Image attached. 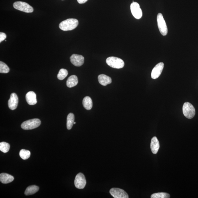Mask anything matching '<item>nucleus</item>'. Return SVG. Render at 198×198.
Listing matches in <instances>:
<instances>
[{
  "label": "nucleus",
  "mask_w": 198,
  "mask_h": 198,
  "mask_svg": "<svg viewBox=\"0 0 198 198\" xmlns=\"http://www.w3.org/2000/svg\"><path fill=\"white\" fill-rule=\"evenodd\" d=\"M79 22L74 19H69L63 21L59 24V28L63 31H71L78 27Z\"/></svg>",
  "instance_id": "nucleus-1"
},
{
  "label": "nucleus",
  "mask_w": 198,
  "mask_h": 198,
  "mask_svg": "<svg viewBox=\"0 0 198 198\" xmlns=\"http://www.w3.org/2000/svg\"><path fill=\"white\" fill-rule=\"evenodd\" d=\"M106 63L112 68L120 69L124 66V61L121 59L114 57H109L106 59Z\"/></svg>",
  "instance_id": "nucleus-2"
},
{
  "label": "nucleus",
  "mask_w": 198,
  "mask_h": 198,
  "mask_svg": "<svg viewBox=\"0 0 198 198\" xmlns=\"http://www.w3.org/2000/svg\"><path fill=\"white\" fill-rule=\"evenodd\" d=\"M41 124V120L38 118H34L26 121L21 125V127L23 130H32L38 127Z\"/></svg>",
  "instance_id": "nucleus-3"
},
{
  "label": "nucleus",
  "mask_w": 198,
  "mask_h": 198,
  "mask_svg": "<svg viewBox=\"0 0 198 198\" xmlns=\"http://www.w3.org/2000/svg\"><path fill=\"white\" fill-rule=\"evenodd\" d=\"M13 6L15 9L25 13H32L33 11V8L24 2H16L13 3Z\"/></svg>",
  "instance_id": "nucleus-4"
},
{
  "label": "nucleus",
  "mask_w": 198,
  "mask_h": 198,
  "mask_svg": "<svg viewBox=\"0 0 198 198\" xmlns=\"http://www.w3.org/2000/svg\"><path fill=\"white\" fill-rule=\"evenodd\" d=\"M183 110L184 115L187 118H193L195 115V109L189 102H186L184 104Z\"/></svg>",
  "instance_id": "nucleus-5"
},
{
  "label": "nucleus",
  "mask_w": 198,
  "mask_h": 198,
  "mask_svg": "<svg viewBox=\"0 0 198 198\" xmlns=\"http://www.w3.org/2000/svg\"><path fill=\"white\" fill-rule=\"evenodd\" d=\"M157 22L158 29L160 33L163 36H166L168 33L167 25L163 15L161 13H158L157 16Z\"/></svg>",
  "instance_id": "nucleus-6"
},
{
  "label": "nucleus",
  "mask_w": 198,
  "mask_h": 198,
  "mask_svg": "<svg viewBox=\"0 0 198 198\" xmlns=\"http://www.w3.org/2000/svg\"><path fill=\"white\" fill-rule=\"evenodd\" d=\"M75 187L79 189H83L86 186V181L84 175L82 173L77 174L74 181Z\"/></svg>",
  "instance_id": "nucleus-7"
},
{
  "label": "nucleus",
  "mask_w": 198,
  "mask_h": 198,
  "mask_svg": "<svg viewBox=\"0 0 198 198\" xmlns=\"http://www.w3.org/2000/svg\"><path fill=\"white\" fill-rule=\"evenodd\" d=\"M130 9L133 16L137 19L141 18L142 16V12L139 4L133 2L131 5Z\"/></svg>",
  "instance_id": "nucleus-8"
},
{
  "label": "nucleus",
  "mask_w": 198,
  "mask_h": 198,
  "mask_svg": "<svg viewBox=\"0 0 198 198\" xmlns=\"http://www.w3.org/2000/svg\"><path fill=\"white\" fill-rule=\"evenodd\" d=\"M110 193L115 198H128V194L123 190L117 188H113L110 190Z\"/></svg>",
  "instance_id": "nucleus-9"
},
{
  "label": "nucleus",
  "mask_w": 198,
  "mask_h": 198,
  "mask_svg": "<svg viewBox=\"0 0 198 198\" xmlns=\"http://www.w3.org/2000/svg\"><path fill=\"white\" fill-rule=\"evenodd\" d=\"M70 59L71 62L75 66H81L84 63V57L82 55L73 54L71 55Z\"/></svg>",
  "instance_id": "nucleus-10"
},
{
  "label": "nucleus",
  "mask_w": 198,
  "mask_h": 198,
  "mask_svg": "<svg viewBox=\"0 0 198 198\" xmlns=\"http://www.w3.org/2000/svg\"><path fill=\"white\" fill-rule=\"evenodd\" d=\"M164 67L163 62H160L156 65L152 71L151 77L152 79H157L161 74Z\"/></svg>",
  "instance_id": "nucleus-11"
},
{
  "label": "nucleus",
  "mask_w": 198,
  "mask_h": 198,
  "mask_svg": "<svg viewBox=\"0 0 198 198\" xmlns=\"http://www.w3.org/2000/svg\"><path fill=\"white\" fill-rule=\"evenodd\" d=\"M19 103V99L17 95L15 93H12L10 96V98L8 102V105L10 109L14 110L17 108Z\"/></svg>",
  "instance_id": "nucleus-12"
},
{
  "label": "nucleus",
  "mask_w": 198,
  "mask_h": 198,
  "mask_svg": "<svg viewBox=\"0 0 198 198\" xmlns=\"http://www.w3.org/2000/svg\"><path fill=\"white\" fill-rule=\"evenodd\" d=\"M26 100L27 103L29 105H34L37 103V95L35 93L31 91L26 95Z\"/></svg>",
  "instance_id": "nucleus-13"
},
{
  "label": "nucleus",
  "mask_w": 198,
  "mask_h": 198,
  "mask_svg": "<svg viewBox=\"0 0 198 198\" xmlns=\"http://www.w3.org/2000/svg\"><path fill=\"white\" fill-rule=\"evenodd\" d=\"M159 142L157 137L154 136L152 139L151 143H150V148L152 153L154 154L157 153L159 149Z\"/></svg>",
  "instance_id": "nucleus-14"
},
{
  "label": "nucleus",
  "mask_w": 198,
  "mask_h": 198,
  "mask_svg": "<svg viewBox=\"0 0 198 198\" xmlns=\"http://www.w3.org/2000/svg\"><path fill=\"white\" fill-rule=\"evenodd\" d=\"M98 80L99 83L104 86H106L112 83L111 78L110 77L104 74L99 75Z\"/></svg>",
  "instance_id": "nucleus-15"
},
{
  "label": "nucleus",
  "mask_w": 198,
  "mask_h": 198,
  "mask_svg": "<svg viewBox=\"0 0 198 198\" xmlns=\"http://www.w3.org/2000/svg\"><path fill=\"white\" fill-rule=\"evenodd\" d=\"M14 180L13 176L6 173H1L0 174V181L2 183L7 184L11 183Z\"/></svg>",
  "instance_id": "nucleus-16"
},
{
  "label": "nucleus",
  "mask_w": 198,
  "mask_h": 198,
  "mask_svg": "<svg viewBox=\"0 0 198 198\" xmlns=\"http://www.w3.org/2000/svg\"><path fill=\"white\" fill-rule=\"evenodd\" d=\"M78 83V77L76 75H72L67 79V85L68 88H71L76 86Z\"/></svg>",
  "instance_id": "nucleus-17"
},
{
  "label": "nucleus",
  "mask_w": 198,
  "mask_h": 198,
  "mask_svg": "<svg viewBox=\"0 0 198 198\" xmlns=\"http://www.w3.org/2000/svg\"><path fill=\"white\" fill-rule=\"evenodd\" d=\"M83 104L84 107L88 110H90L93 107L92 99L88 96L85 97L83 99Z\"/></svg>",
  "instance_id": "nucleus-18"
},
{
  "label": "nucleus",
  "mask_w": 198,
  "mask_h": 198,
  "mask_svg": "<svg viewBox=\"0 0 198 198\" xmlns=\"http://www.w3.org/2000/svg\"><path fill=\"white\" fill-rule=\"evenodd\" d=\"M39 187L36 185L30 186L26 189L25 192V195L29 196L33 195L38 192Z\"/></svg>",
  "instance_id": "nucleus-19"
},
{
  "label": "nucleus",
  "mask_w": 198,
  "mask_h": 198,
  "mask_svg": "<svg viewBox=\"0 0 198 198\" xmlns=\"http://www.w3.org/2000/svg\"><path fill=\"white\" fill-rule=\"evenodd\" d=\"M75 120V116L74 114L70 113L68 114L67 117V128L68 130H70L72 128L73 125L74 124Z\"/></svg>",
  "instance_id": "nucleus-20"
},
{
  "label": "nucleus",
  "mask_w": 198,
  "mask_h": 198,
  "mask_svg": "<svg viewBox=\"0 0 198 198\" xmlns=\"http://www.w3.org/2000/svg\"><path fill=\"white\" fill-rule=\"evenodd\" d=\"M19 156L23 160H27L30 157L31 152L29 150L21 149L19 152Z\"/></svg>",
  "instance_id": "nucleus-21"
},
{
  "label": "nucleus",
  "mask_w": 198,
  "mask_h": 198,
  "mask_svg": "<svg viewBox=\"0 0 198 198\" xmlns=\"http://www.w3.org/2000/svg\"><path fill=\"white\" fill-rule=\"evenodd\" d=\"M68 75V72L66 69H61L59 70L58 74L57 75V78L59 80H62L66 78Z\"/></svg>",
  "instance_id": "nucleus-22"
},
{
  "label": "nucleus",
  "mask_w": 198,
  "mask_h": 198,
  "mask_svg": "<svg viewBox=\"0 0 198 198\" xmlns=\"http://www.w3.org/2000/svg\"><path fill=\"white\" fill-rule=\"evenodd\" d=\"M170 197L169 194L164 192L154 193L151 196L152 198H169Z\"/></svg>",
  "instance_id": "nucleus-23"
},
{
  "label": "nucleus",
  "mask_w": 198,
  "mask_h": 198,
  "mask_svg": "<svg viewBox=\"0 0 198 198\" xmlns=\"http://www.w3.org/2000/svg\"><path fill=\"white\" fill-rule=\"evenodd\" d=\"M10 148V144L6 142H3L0 143V150L3 153H7Z\"/></svg>",
  "instance_id": "nucleus-24"
},
{
  "label": "nucleus",
  "mask_w": 198,
  "mask_h": 198,
  "mask_svg": "<svg viewBox=\"0 0 198 198\" xmlns=\"http://www.w3.org/2000/svg\"><path fill=\"white\" fill-rule=\"evenodd\" d=\"M10 71V69L7 65L4 62H0V73L3 74H7Z\"/></svg>",
  "instance_id": "nucleus-25"
},
{
  "label": "nucleus",
  "mask_w": 198,
  "mask_h": 198,
  "mask_svg": "<svg viewBox=\"0 0 198 198\" xmlns=\"http://www.w3.org/2000/svg\"><path fill=\"white\" fill-rule=\"evenodd\" d=\"M6 37V35L5 33L1 32L0 33V42L1 43L2 41L5 40Z\"/></svg>",
  "instance_id": "nucleus-26"
},
{
  "label": "nucleus",
  "mask_w": 198,
  "mask_h": 198,
  "mask_svg": "<svg viewBox=\"0 0 198 198\" xmlns=\"http://www.w3.org/2000/svg\"><path fill=\"white\" fill-rule=\"evenodd\" d=\"M88 0H77L79 4H83L86 3Z\"/></svg>",
  "instance_id": "nucleus-27"
},
{
  "label": "nucleus",
  "mask_w": 198,
  "mask_h": 198,
  "mask_svg": "<svg viewBox=\"0 0 198 198\" xmlns=\"http://www.w3.org/2000/svg\"><path fill=\"white\" fill-rule=\"evenodd\" d=\"M76 122H74V124H76Z\"/></svg>",
  "instance_id": "nucleus-28"
},
{
  "label": "nucleus",
  "mask_w": 198,
  "mask_h": 198,
  "mask_svg": "<svg viewBox=\"0 0 198 198\" xmlns=\"http://www.w3.org/2000/svg\"><path fill=\"white\" fill-rule=\"evenodd\" d=\"M62 1H63V0H62Z\"/></svg>",
  "instance_id": "nucleus-29"
}]
</instances>
